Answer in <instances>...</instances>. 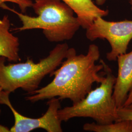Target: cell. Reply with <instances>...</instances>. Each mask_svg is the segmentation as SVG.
Returning a JSON list of instances; mask_svg holds the SVG:
<instances>
[{
    "mask_svg": "<svg viewBox=\"0 0 132 132\" xmlns=\"http://www.w3.org/2000/svg\"><path fill=\"white\" fill-rule=\"evenodd\" d=\"M98 47L90 45L86 54H77L76 49H68L65 59L60 67L54 71L52 81L47 86L27 94L26 100L31 103L57 97L60 100L70 99L72 104L84 99L92 90L94 83L104 80V66L101 60Z\"/></svg>",
    "mask_w": 132,
    "mask_h": 132,
    "instance_id": "1",
    "label": "cell"
},
{
    "mask_svg": "<svg viewBox=\"0 0 132 132\" xmlns=\"http://www.w3.org/2000/svg\"><path fill=\"white\" fill-rule=\"evenodd\" d=\"M1 7L16 14L21 21L22 26L13 30L20 32L40 29L51 42H62L71 40L81 27L74 11L61 0H35L32 7L37 15L36 17L18 12L5 4Z\"/></svg>",
    "mask_w": 132,
    "mask_h": 132,
    "instance_id": "2",
    "label": "cell"
},
{
    "mask_svg": "<svg viewBox=\"0 0 132 132\" xmlns=\"http://www.w3.org/2000/svg\"><path fill=\"white\" fill-rule=\"evenodd\" d=\"M69 48L66 43L57 44L38 63L28 58L24 63L6 65V58L0 56V87L10 94L18 89L26 92V94L37 90L44 77L61 65Z\"/></svg>",
    "mask_w": 132,
    "mask_h": 132,
    "instance_id": "3",
    "label": "cell"
},
{
    "mask_svg": "<svg viewBox=\"0 0 132 132\" xmlns=\"http://www.w3.org/2000/svg\"><path fill=\"white\" fill-rule=\"evenodd\" d=\"M106 76L100 85L91 90L84 99L71 106L60 109L58 116L62 121L67 122L76 118H88L97 124H108L116 121L117 107L113 97L116 77L112 70L101 59Z\"/></svg>",
    "mask_w": 132,
    "mask_h": 132,
    "instance_id": "4",
    "label": "cell"
},
{
    "mask_svg": "<svg viewBox=\"0 0 132 132\" xmlns=\"http://www.w3.org/2000/svg\"><path fill=\"white\" fill-rule=\"evenodd\" d=\"M86 36L90 41L97 39L107 40L111 50L107 53L106 58L109 61H116L119 55L127 52L132 40V21L111 22L103 17H98L86 29Z\"/></svg>",
    "mask_w": 132,
    "mask_h": 132,
    "instance_id": "5",
    "label": "cell"
},
{
    "mask_svg": "<svg viewBox=\"0 0 132 132\" xmlns=\"http://www.w3.org/2000/svg\"><path fill=\"white\" fill-rule=\"evenodd\" d=\"M10 94L2 91L0 104L9 107L14 116V124L10 129L11 132H29L36 129H43L47 132H62V122L58 116L61 107L60 100L57 97L49 99L46 112L39 118H30L23 116L14 108L10 101Z\"/></svg>",
    "mask_w": 132,
    "mask_h": 132,
    "instance_id": "6",
    "label": "cell"
},
{
    "mask_svg": "<svg viewBox=\"0 0 132 132\" xmlns=\"http://www.w3.org/2000/svg\"><path fill=\"white\" fill-rule=\"evenodd\" d=\"M118 73L114 86L113 97L117 108L122 107L132 90V51L117 57Z\"/></svg>",
    "mask_w": 132,
    "mask_h": 132,
    "instance_id": "7",
    "label": "cell"
},
{
    "mask_svg": "<svg viewBox=\"0 0 132 132\" xmlns=\"http://www.w3.org/2000/svg\"><path fill=\"white\" fill-rule=\"evenodd\" d=\"M70 6L79 21L81 27L86 29L98 17L109 14L108 10H102L93 0H61Z\"/></svg>",
    "mask_w": 132,
    "mask_h": 132,
    "instance_id": "8",
    "label": "cell"
},
{
    "mask_svg": "<svg viewBox=\"0 0 132 132\" xmlns=\"http://www.w3.org/2000/svg\"><path fill=\"white\" fill-rule=\"evenodd\" d=\"M11 23L9 16L5 15L0 19V56L10 62L21 60L19 55V38L10 32Z\"/></svg>",
    "mask_w": 132,
    "mask_h": 132,
    "instance_id": "9",
    "label": "cell"
},
{
    "mask_svg": "<svg viewBox=\"0 0 132 132\" xmlns=\"http://www.w3.org/2000/svg\"><path fill=\"white\" fill-rule=\"evenodd\" d=\"M83 129L89 132H132V120H124L104 125L87 123L83 125Z\"/></svg>",
    "mask_w": 132,
    "mask_h": 132,
    "instance_id": "10",
    "label": "cell"
},
{
    "mask_svg": "<svg viewBox=\"0 0 132 132\" xmlns=\"http://www.w3.org/2000/svg\"><path fill=\"white\" fill-rule=\"evenodd\" d=\"M124 120H132V104L117 109V118L116 121Z\"/></svg>",
    "mask_w": 132,
    "mask_h": 132,
    "instance_id": "11",
    "label": "cell"
},
{
    "mask_svg": "<svg viewBox=\"0 0 132 132\" xmlns=\"http://www.w3.org/2000/svg\"><path fill=\"white\" fill-rule=\"evenodd\" d=\"M5 2L13 3L18 5L23 13H26L28 7H32L33 4L31 0H0V7Z\"/></svg>",
    "mask_w": 132,
    "mask_h": 132,
    "instance_id": "12",
    "label": "cell"
},
{
    "mask_svg": "<svg viewBox=\"0 0 132 132\" xmlns=\"http://www.w3.org/2000/svg\"><path fill=\"white\" fill-rule=\"evenodd\" d=\"M132 104V90L129 94L127 98L126 99L124 106H128Z\"/></svg>",
    "mask_w": 132,
    "mask_h": 132,
    "instance_id": "13",
    "label": "cell"
},
{
    "mask_svg": "<svg viewBox=\"0 0 132 132\" xmlns=\"http://www.w3.org/2000/svg\"><path fill=\"white\" fill-rule=\"evenodd\" d=\"M2 91H3V89L0 87V97H1V95ZM0 114H1V109H0ZM0 132H10V130L7 129V128L4 127L2 125H0Z\"/></svg>",
    "mask_w": 132,
    "mask_h": 132,
    "instance_id": "14",
    "label": "cell"
},
{
    "mask_svg": "<svg viewBox=\"0 0 132 132\" xmlns=\"http://www.w3.org/2000/svg\"><path fill=\"white\" fill-rule=\"evenodd\" d=\"M93 1L96 4V5H97L98 6H101V5H104L107 1V0H93Z\"/></svg>",
    "mask_w": 132,
    "mask_h": 132,
    "instance_id": "15",
    "label": "cell"
},
{
    "mask_svg": "<svg viewBox=\"0 0 132 132\" xmlns=\"http://www.w3.org/2000/svg\"><path fill=\"white\" fill-rule=\"evenodd\" d=\"M128 1H129V3L130 5V6H131V9L132 10V0H128Z\"/></svg>",
    "mask_w": 132,
    "mask_h": 132,
    "instance_id": "16",
    "label": "cell"
}]
</instances>
